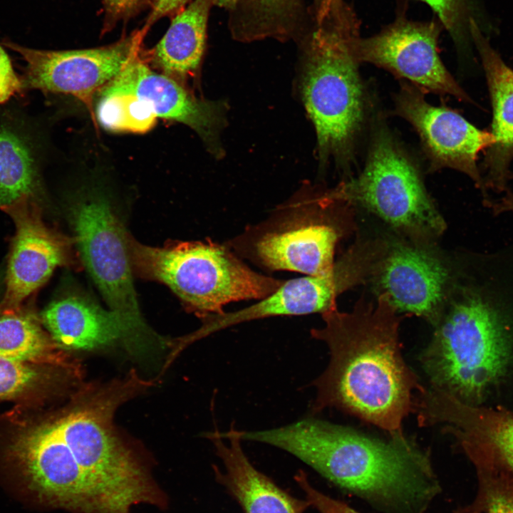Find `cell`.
I'll list each match as a JSON object with an SVG mask.
<instances>
[{"label": "cell", "instance_id": "cell-1", "mask_svg": "<svg viewBox=\"0 0 513 513\" xmlns=\"http://www.w3.org/2000/svg\"><path fill=\"white\" fill-rule=\"evenodd\" d=\"M140 382L134 375L114 382L19 430L7 454L28 488L46 502L83 513H129L136 504L156 502L147 472L113 423Z\"/></svg>", "mask_w": 513, "mask_h": 513}, {"label": "cell", "instance_id": "cell-2", "mask_svg": "<svg viewBox=\"0 0 513 513\" xmlns=\"http://www.w3.org/2000/svg\"><path fill=\"white\" fill-rule=\"evenodd\" d=\"M398 314L385 294L375 304L358 301L349 312L336 307L321 314L324 326L311 335L326 344L330 358L311 383V415L334 408L390 437L404 435L402 423L415 411V393L423 386L403 357Z\"/></svg>", "mask_w": 513, "mask_h": 513}, {"label": "cell", "instance_id": "cell-3", "mask_svg": "<svg viewBox=\"0 0 513 513\" xmlns=\"http://www.w3.org/2000/svg\"><path fill=\"white\" fill-rule=\"evenodd\" d=\"M239 434L242 440L289 452L338 487L388 512L423 513L441 490L428 452L404 435L383 440L314 416Z\"/></svg>", "mask_w": 513, "mask_h": 513}, {"label": "cell", "instance_id": "cell-4", "mask_svg": "<svg viewBox=\"0 0 513 513\" xmlns=\"http://www.w3.org/2000/svg\"><path fill=\"white\" fill-rule=\"evenodd\" d=\"M299 36L301 92L316 133L321 161L346 162L364 118V95L354 53L359 21L343 0L314 10Z\"/></svg>", "mask_w": 513, "mask_h": 513}, {"label": "cell", "instance_id": "cell-5", "mask_svg": "<svg viewBox=\"0 0 513 513\" xmlns=\"http://www.w3.org/2000/svg\"><path fill=\"white\" fill-rule=\"evenodd\" d=\"M509 358V336L499 314L467 291L445 307L420 361L431 387L477 405L504 373Z\"/></svg>", "mask_w": 513, "mask_h": 513}, {"label": "cell", "instance_id": "cell-6", "mask_svg": "<svg viewBox=\"0 0 513 513\" xmlns=\"http://www.w3.org/2000/svg\"><path fill=\"white\" fill-rule=\"evenodd\" d=\"M129 247L133 266L167 286L201 319L232 302L261 300L284 281L255 271L226 244L212 240L159 248L129 237Z\"/></svg>", "mask_w": 513, "mask_h": 513}, {"label": "cell", "instance_id": "cell-7", "mask_svg": "<svg viewBox=\"0 0 513 513\" xmlns=\"http://www.w3.org/2000/svg\"><path fill=\"white\" fill-rule=\"evenodd\" d=\"M343 203L331 189H302L266 219L225 244L266 270L328 274L342 234L336 211Z\"/></svg>", "mask_w": 513, "mask_h": 513}, {"label": "cell", "instance_id": "cell-8", "mask_svg": "<svg viewBox=\"0 0 513 513\" xmlns=\"http://www.w3.org/2000/svg\"><path fill=\"white\" fill-rule=\"evenodd\" d=\"M332 190L338 200L363 207L413 239H430L446 228L415 165L383 129L359 176Z\"/></svg>", "mask_w": 513, "mask_h": 513}, {"label": "cell", "instance_id": "cell-9", "mask_svg": "<svg viewBox=\"0 0 513 513\" xmlns=\"http://www.w3.org/2000/svg\"><path fill=\"white\" fill-rule=\"evenodd\" d=\"M79 194L70 219L83 263L110 309L143 338L150 331L134 288L129 237L105 196L91 189Z\"/></svg>", "mask_w": 513, "mask_h": 513}, {"label": "cell", "instance_id": "cell-10", "mask_svg": "<svg viewBox=\"0 0 513 513\" xmlns=\"http://www.w3.org/2000/svg\"><path fill=\"white\" fill-rule=\"evenodd\" d=\"M380 251L371 240L358 241L337 261L330 272L284 281L279 287L256 303L232 312L209 315L199 329L190 334L195 341L222 329L256 319L279 316L323 314L336 308L337 297L372 279Z\"/></svg>", "mask_w": 513, "mask_h": 513}, {"label": "cell", "instance_id": "cell-11", "mask_svg": "<svg viewBox=\"0 0 513 513\" xmlns=\"http://www.w3.org/2000/svg\"><path fill=\"white\" fill-rule=\"evenodd\" d=\"M146 33L142 28L112 44L79 50H38L8 40L3 44L26 63L24 88L70 95L89 105L97 92L142 50Z\"/></svg>", "mask_w": 513, "mask_h": 513}, {"label": "cell", "instance_id": "cell-12", "mask_svg": "<svg viewBox=\"0 0 513 513\" xmlns=\"http://www.w3.org/2000/svg\"><path fill=\"white\" fill-rule=\"evenodd\" d=\"M437 20L413 21L398 16L393 23L368 37L358 36L354 53L358 63L385 68L411 83L419 90L450 95L471 101L444 66L438 53L441 29Z\"/></svg>", "mask_w": 513, "mask_h": 513}, {"label": "cell", "instance_id": "cell-13", "mask_svg": "<svg viewBox=\"0 0 513 513\" xmlns=\"http://www.w3.org/2000/svg\"><path fill=\"white\" fill-rule=\"evenodd\" d=\"M421 425H440L451 435L475 467L513 476V412L465 403L430 386L418 395Z\"/></svg>", "mask_w": 513, "mask_h": 513}, {"label": "cell", "instance_id": "cell-14", "mask_svg": "<svg viewBox=\"0 0 513 513\" xmlns=\"http://www.w3.org/2000/svg\"><path fill=\"white\" fill-rule=\"evenodd\" d=\"M142 49L106 86L128 95L153 123L158 118L182 123L195 131L218 155L219 133L224 121L222 103L198 99L176 79L148 66Z\"/></svg>", "mask_w": 513, "mask_h": 513}, {"label": "cell", "instance_id": "cell-15", "mask_svg": "<svg viewBox=\"0 0 513 513\" xmlns=\"http://www.w3.org/2000/svg\"><path fill=\"white\" fill-rule=\"evenodd\" d=\"M396 110L417 131L432 169L456 170L485 190L477 161L493 143L490 132L477 128L452 109L430 104L420 90L407 83L396 98Z\"/></svg>", "mask_w": 513, "mask_h": 513}, {"label": "cell", "instance_id": "cell-16", "mask_svg": "<svg viewBox=\"0 0 513 513\" xmlns=\"http://www.w3.org/2000/svg\"><path fill=\"white\" fill-rule=\"evenodd\" d=\"M1 209L16 227L0 301V311L8 315L21 311L23 303L65 262L66 244L43 222L38 202L24 200Z\"/></svg>", "mask_w": 513, "mask_h": 513}, {"label": "cell", "instance_id": "cell-17", "mask_svg": "<svg viewBox=\"0 0 513 513\" xmlns=\"http://www.w3.org/2000/svg\"><path fill=\"white\" fill-rule=\"evenodd\" d=\"M372 279L398 313L414 314L434 326L440 319L450 274L428 249L408 243L388 244Z\"/></svg>", "mask_w": 513, "mask_h": 513}, {"label": "cell", "instance_id": "cell-18", "mask_svg": "<svg viewBox=\"0 0 513 513\" xmlns=\"http://www.w3.org/2000/svg\"><path fill=\"white\" fill-rule=\"evenodd\" d=\"M223 465L214 467L217 480L239 503L244 513H304L309 504L277 485L259 471L245 455L238 430H214L204 434Z\"/></svg>", "mask_w": 513, "mask_h": 513}, {"label": "cell", "instance_id": "cell-19", "mask_svg": "<svg viewBox=\"0 0 513 513\" xmlns=\"http://www.w3.org/2000/svg\"><path fill=\"white\" fill-rule=\"evenodd\" d=\"M470 33L484 71L492 108L493 143L484 151V188L502 192L511 178L513 162V69L508 66L471 19Z\"/></svg>", "mask_w": 513, "mask_h": 513}, {"label": "cell", "instance_id": "cell-20", "mask_svg": "<svg viewBox=\"0 0 513 513\" xmlns=\"http://www.w3.org/2000/svg\"><path fill=\"white\" fill-rule=\"evenodd\" d=\"M41 316L53 339L68 349L90 350L120 339H140L118 314L77 296L51 303Z\"/></svg>", "mask_w": 513, "mask_h": 513}, {"label": "cell", "instance_id": "cell-21", "mask_svg": "<svg viewBox=\"0 0 513 513\" xmlns=\"http://www.w3.org/2000/svg\"><path fill=\"white\" fill-rule=\"evenodd\" d=\"M215 0H193L174 14L165 35L145 58L175 79L192 76L201 63L211 9Z\"/></svg>", "mask_w": 513, "mask_h": 513}, {"label": "cell", "instance_id": "cell-22", "mask_svg": "<svg viewBox=\"0 0 513 513\" xmlns=\"http://www.w3.org/2000/svg\"><path fill=\"white\" fill-rule=\"evenodd\" d=\"M232 37L244 42L298 38L306 24L302 0H215Z\"/></svg>", "mask_w": 513, "mask_h": 513}, {"label": "cell", "instance_id": "cell-23", "mask_svg": "<svg viewBox=\"0 0 513 513\" xmlns=\"http://www.w3.org/2000/svg\"><path fill=\"white\" fill-rule=\"evenodd\" d=\"M33 148L24 133L0 123V209L40 200L43 188Z\"/></svg>", "mask_w": 513, "mask_h": 513}, {"label": "cell", "instance_id": "cell-24", "mask_svg": "<svg viewBox=\"0 0 513 513\" xmlns=\"http://www.w3.org/2000/svg\"><path fill=\"white\" fill-rule=\"evenodd\" d=\"M0 356L26 363H63L36 318L21 311L0 318Z\"/></svg>", "mask_w": 513, "mask_h": 513}, {"label": "cell", "instance_id": "cell-25", "mask_svg": "<svg viewBox=\"0 0 513 513\" xmlns=\"http://www.w3.org/2000/svg\"><path fill=\"white\" fill-rule=\"evenodd\" d=\"M479 494L472 505L480 513H513V476L491 468H475Z\"/></svg>", "mask_w": 513, "mask_h": 513}, {"label": "cell", "instance_id": "cell-26", "mask_svg": "<svg viewBox=\"0 0 513 513\" xmlns=\"http://www.w3.org/2000/svg\"><path fill=\"white\" fill-rule=\"evenodd\" d=\"M46 375L31 363L0 356V399H13L29 393L46 382Z\"/></svg>", "mask_w": 513, "mask_h": 513}, {"label": "cell", "instance_id": "cell-27", "mask_svg": "<svg viewBox=\"0 0 513 513\" xmlns=\"http://www.w3.org/2000/svg\"><path fill=\"white\" fill-rule=\"evenodd\" d=\"M428 6L442 28L455 41L460 42L470 33V23L475 19L473 0H418ZM476 21V20H475Z\"/></svg>", "mask_w": 513, "mask_h": 513}, {"label": "cell", "instance_id": "cell-28", "mask_svg": "<svg viewBox=\"0 0 513 513\" xmlns=\"http://www.w3.org/2000/svg\"><path fill=\"white\" fill-rule=\"evenodd\" d=\"M294 479L309 506L319 513H361L346 503L317 489L311 484L304 471L299 472Z\"/></svg>", "mask_w": 513, "mask_h": 513}, {"label": "cell", "instance_id": "cell-29", "mask_svg": "<svg viewBox=\"0 0 513 513\" xmlns=\"http://www.w3.org/2000/svg\"><path fill=\"white\" fill-rule=\"evenodd\" d=\"M148 0H103L105 17L103 30L108 31L118 22L136 16Z\"/></svg>", "mask_w": 513, "mask_h": 513}, {"label": "cell", "instance_id": "cell-30", "mask_svg": "<svg viewBox=\"0 0 513 513\" xmlns=\"http://www.w3.org/2000/svg\"><path fill=\"white\" fill-rule=\"evenodd\" d=\"M23 88L22 79L14 71L9 56L0 46V104L19 93Z\"/></svg>", "mask_w": 513, "mask_h": 513}, {"label": "cell", "instance_id": "cell-31", "mask_svg": "<svg viewBox=\"0 0 513 513\" xmlns=\"http://www.w3.org/2000/svg\"><path fill=\"white\" fill-rule=\"evenodd\" d=\"M189 0H148L150 12L142 29H148L162 17L174 15L182 10Z\"/></svg>", "mask_w": 513, "mask_h": 513}, {"label": "cell", "instance_id": "cell-32", "mask_svg": "<svg viewBox=\"0 0 513 513\" xmlns=\"http://www.w3.org/2000/svg\"><path fill=\"white\" fill-rule=\"evenodd\" d=\"M489 205L494 214H500L504 212L513 211V194L507 193L506 196L502 197L497 202H488Z\"/></svg>", "mask_w": 513, "mask_h": 513}, {"label": "cell", "instance_id": "cell-33", "mask_svg": "<svg viewBox=\"0 0 513 513\" xmlns=\"http://www.w3.org/2000/svg\"><path fill=\"white\" fill-rule=\"evenodd\" d=\"M338 0H314V9H319L327 6Z\"/></svg>", "mask_w": 513, "mask_h": 513}, {"label": "cell", "instance_id": "cell-34", "mask_svg": "<svg viewBox=\"0 0 513 513\" xmlns=\"http://www.w3.org/2000/svg\"><path fill=\"white\" fill-rule=\"evenodd\" d=\"M455 513H480L477 512L475 509H474L472 506L460 509L455 512Z\"/></svg>", "mask_w": 513, "mask_h": 513}]
</instances>
